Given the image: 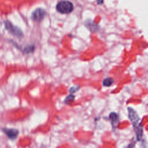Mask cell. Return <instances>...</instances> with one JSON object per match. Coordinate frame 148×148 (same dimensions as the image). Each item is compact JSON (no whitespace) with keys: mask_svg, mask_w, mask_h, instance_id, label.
Listing matches in <instances>:
<instances>
[{"mask_svg":"<svg viewBox=\"0 0 148 148\" xmlns=\"http://www.w3.org/2000/svg\"><path fill=\"white\" fill-rule=\"evenodd\" d=\"M128 117L132 124L133 128L136 134L138 140H140L143 136V126L141 125L140 117L137 113L131 108H128Z\"/></svg>","mask_w":148,"mask_h":148,"instance_id":"cell-1","label":"cell"},{"mask_svg":"<svg viewBox=\"0 0 148 148\" xmlns=\"http://www.w3.org/2000/svg\"><path fill=\"white\" fill-rule=\"evenodd\" d=\"M74 9L73 3L69 1H60L56 5L57 10L62 14H68Z\"/></svg>","mask_w":148,"mask_h":148,"instance_id":"cell-2","label":"cell"},{"mask_svg":"<svg viewBox=\"0 0 148 148\" xmlns=\"http://www.w3.org/2000/svg\"><path fill=\"white\" fill-rule=\"evenodd\" d=\"M4 25L5 29L13 36H15L17 38H22L23 36V33L21 29H20L18 27L13 25L9 20L4 21Z\"/></svg>","mask_w":148,"mask_h":148,"instance_id":"cell-3","label":"cell"},{"mask_svg":"<svg viewBox=\"0 0 148 148\" xmlns=\"http://www.w3.org/2000/svg\"><path fill=\"white\" fill-rule=\"evenodd\" d=\"M46 11L42 8H37L33 11L31 14L32 19L35 21H41L46 16Z\"/></svg>","mask_w":148,"mask_h":148,"instance_id":"cell-4","label":"cell"},{"mask_svg":"<svg viewBox=\"0 0 148 148\" xmlns=\"http://www.w3.org/2000/svg\"><path fill=\"white\" fill-rule=\"evenodd\" d=\"M3 132L6 135L8 138L12 140H14L17 138L18 135V131L14 128H3L2 129Z\"/></svg>","mask_w":148,"mask_h":148,"instance_id":"cell-5","label":"cell"},{"mask_svg":"<svg viewBox=\"0 0 148 148\" xmlns=\"http://www.w3.org/2000/svg\"><path fill=\"white\" fill-rule=\"evenodd\" d=\"M109 119L110 123L113 128L117 127L119 122V116L118 114L114 112H112L109 114Z\"/></svg>","mask_w":148,"mask_h":148,"instance_id":"cell-6","label":"cell"},{"mask_svg":"<svg viewBox=\"0 0 148 148\" xmlns=\"http://www.w3.org/2000/svg\"><path fill=\"white\" fill-rule=\"evenodd\" d=\"M114 83V80L113 78L108 77L106 78H105L102 81V84L105 87H110Z\"/></svg>","mask_w":148,"mask_h":148,"instance_id":"cell-7","label":"cell"},{"mask_svg":"<svg viewBox=\"0 0 148 148\" xmlns=\"http://www.w3.org/2000/svg\"><path fill=\"white\" fill-rule=\"evenodd\" d=\"M35 49L34 46L33 45H29V46H25L23 49V51L25 53V54H28L29 53H31L34 51Z\"/></svg>","mask_w":148,"mask_h":148,"instance_id":"cell-8","label":"cell"},{"mask_svg":"<svg viewBox=\"0 0 148 148\" xmlns=\"http://www.w3.org/2000/svg\"><path fill=\"white\" fill-rule=\"evenodd\" d=\"M75 95L72 94H71L69 95H68L65 99L64 100V103H69L71 102H72L74 99H75Z\"/></svg>","mask_w":148,"mask_h":148,"instance_id":"cell-9","label":"cell"},{"mask_svg":"<svg viewBox=\"0 0 148 148\" xmlns=\"http://www.w3.org/2000/svg\"><path fill=\"white\" fill-rule=\"evenodd\" d=\"M79 89V86H74V87H71L70 89L69 90V91L71 93H73L76 92Z\"/></svg>","mask_w":148,"mask_h":148,"instance_id":"cell-10","label":"cell"}]
</instances>
